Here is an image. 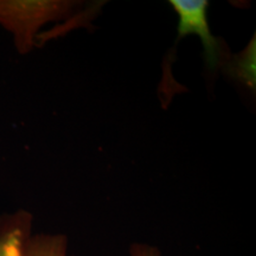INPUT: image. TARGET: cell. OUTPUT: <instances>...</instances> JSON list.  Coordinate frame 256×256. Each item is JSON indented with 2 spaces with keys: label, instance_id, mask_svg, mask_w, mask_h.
<instances>
[{
  "label": "cell",
  "instance_id": "obj_2",
  "mask_svg": "<svg viewBox=\"0 0 256 256\" xmlns=\"http://www.w3.org/2000/svg\"><path fill=\"white\" fill-rule=\"evenodd\" d=\"M170 5L178 14V37L176 43L188 34H196L203 46L206 68L215 72L229 55L226 46L210 31L208 22L209 2L206 0H170Z\"/></svg>",
  "mask_w": 256,
  "mask_h": 256
},
{
  "label": "cell",
  "instance_id": "obj_1",
  "mask_svg": "<svg viewBox=\"0 0 256 256\" xmlns=\"http://www.w3.org/2000/svg\"><path fill=\"white\" fill-rule=\"evenodd\" d=\"M80 5L70 0H0V25L12 34L18 52L28 55L42 26L68 19Z\"/></svg>",
  "mask_w": 256,
  "mask_h": 256
},
{
  "label": "cell",
  "instance_id": "obj_5",
  "mask_svg": "<svg viewBox=\"0 0 256 256\" xmlns=\"http://www.w3.org/2000/svg\"><path fill=\"white\" fill-rule=\"evenodd\" d=\"M23 256H70L68 238L62 234H36L26 240Z\"/></svg>",
  "mask_w": 256,
  "mask_h": 256
},
{
  "label": "cell",
  "instance_id": "obj_4",
  "mask_svg": "<svg viewBox=\"0 0 256 256\" xmlns=\"http://www.w3.org/2000/svg\"><path fill=\"white\" fill-rule=\"evenodd\" d=\"M255 34L244 50L238 55H228L222 64L223 72L255 92Z\"/></svg>",
  "mask_w": 256,
  "mask_h": 256
},
{
  "label": "cell",
  "instance_id": "obj_6",
  "mask_svg": "<svg viewBox=\"0 0 256 256\" xmlns=\"http://www.w3.org/2000/svg\"><path fill=\"white\" fill-rule=\"evenodd\" d=\"M130 256H160L158 249L152 246L142 244V243H134L130 250Z\"/></svg>",
  "mask_w": 256,
  "mask_h": 256
},
{
  "label": "cell",
  "instance_id": "obj_3",
  "mask_svg": "<svg viewBox=\"0 0 256 256\" xmlns=\"http://www.w3.org/2000/svg\"><path fill=\"white\" fill-rule=\"evenodd\" d=\"M34 217L19 210L0 216V256H23L26 240L32 235Z\"/></svg>",
  "mask_w": 256,
  "mask_h": 256
}]
</instances>
